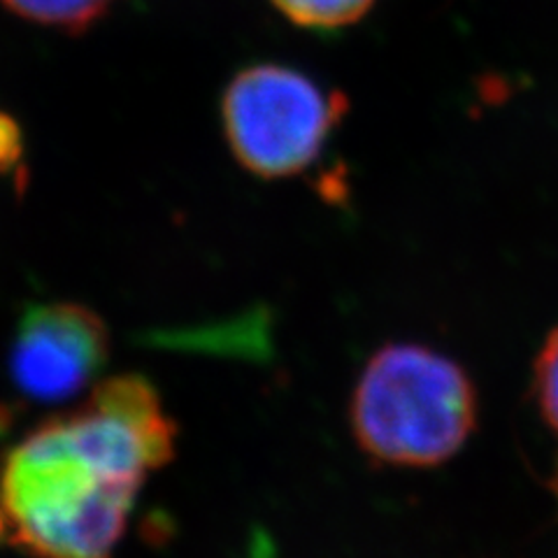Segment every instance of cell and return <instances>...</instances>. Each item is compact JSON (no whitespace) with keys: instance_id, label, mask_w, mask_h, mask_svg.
Here are the masks:
<instances>
[{"instance_id":"1","label":"cell","mask_w":558,"mask_h":558,"mask_svg":"<svg viewBox=\"0 0 558 558\" xmlns=\"http://www.w3.org/2000/svg\"><path fill=\"white\" fill-rule=\"evenodd\" d=\"M178 426L140 375L100 381L0 457V521L33 558H112L140 486L172 459Z\"/></svg>"},{"instance_id":"2","label":"cell","mask_w":558,"mask_h":558,"mask_svg":"<svg viewBox=\"0 0 558 558\" xmlns=\"http://www.w3.org/2000/svg\"><path fill=\"white\" fill-rule=\"evenodd\" d=\"M352 426L361 449L379 463H445L477 426L475 384L457 361L428 347L387 344L359 377Z\"/></svg>"},{"instance_id":"3","label":"cell","mask_w":558,"mask_h":558,"mask_svg":"<svg viewBox=\"0 0 558 558\" xmlns=\"http://www.w3.org/2000/svg\"><path fill=\"white\" fill-rule=\"evenodd\" d=\"M347 110L340 92H324L299 70L277 63L240 70L221 98L226 143L244 170L264 180L307 170Z\"/></svg>"},{"instance_id":"4","label":"cell","mask_w":558,"mask_h":558,"mask_svg":"<svg viewBox=\"0 0 558 558\" xmlns=\"http://www.w3.org/2000/svg\"><path fill=\"white\" fill-rule=\"evenodd\" d=\"M110 359V330L77 303H35L10 347V377L33 403H63L89 389Z\"/></svg>"},{"instance_id":"5","label":"cell","mask_w":558,"mask_h":558,"mask_svg":"<svg viewBox=\"0 0 558 558\" xmlns=\"http://www.w3.org/2000/svg\"><path fill=\"white\" fill-rule=\"evenodd\" d=\"M0 3L31 24L82 33L100 22L119 0H0Z\"/></svg>"},{"instance_id":"6","label":"cell","mask_w":558,"mask_h":558,"mask_svg":"<svg viewBox=\"0 0 558 558\" xmlns=\"http://www.w3.org/2000/svg\"><path fill=\"white\" fill-rule=\"evenodd\" d=\"M289 22L314 31H336L361 22L375 0H270Z\"/></svg>"},{"instance_id":"7","label":"cell","mask_w":558,"mask_h":558,"mask_svg":"<svg viewBox=\"0 0 558 558\" xmlns=\"http://www.w3.org/2000/svg\"><path fill=\"white\" fill-rule=\"evenodd\" d=\"M533 384L543 416L558 433V328L551 330L543 349H539V354L535 359Z\"/></svg>"},{"instance_id":"8","label":"cell","mask_w":558,"mask_h":558,"mask_svg":"<svg viewBox=\"0 0 558 558\" xmlns=\"http://www.w3.org/2000/svg\"><path fill=\"white\" fill-rule=\"evenodd\" d=\"M22 161V133L16 121L0 114V170H16Z\"/></svg>"},{"instance_id":"9","label":"cell","mask_w":558,"mask_h":558,"mask_svg":"<svg viewBox=\"0 0 558 558\" xmlns=\"http://www.w3.org/2000/svg\"><path fill=\"white\" fill-rule=\"evenodd\" d=\"M551 488H554V496L558 500V461H556V468H554V477H551Z\"/></svg>"}]
</instances>
